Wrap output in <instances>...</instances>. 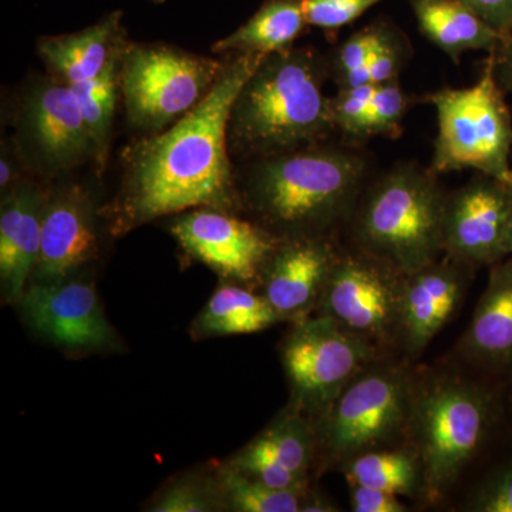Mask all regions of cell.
Here are the masks:
<instances>
[{"label":"cell","instance_id":"1","mask_svg":"<svg viewBox=\"0 0 512 512\" xmlns=\"http://www.w3.org/2000/svg\"><path fill=\"white\" fill-rule=\"evenodd\" d=\"M266 56L237 55L190 113L126 148L123 185L110 210L114 234L177 212H229L237 205L228 156L229 119L242 86Z\"/></svg>","mask_w":512,"mask_h":512},{"label":"cell","instance_id":"2","mask_svg":"<svg viewBox=\"0 0 512 512\" xmlns=\"http://www.w3.org/2000/svg\"><path fill=\"white\" fill-rule=\"evenodd\" d=\"M333 126L319 60L311 50L288 47L266 56L242 86L228 141L262 158L311 147Z\"/></svg>","mask_w":512,"mask_h":512},{"label":"cell","instance_id":"3","mask_svg":"<svg viewBox=\"0 0 512 512\" xmlns=\"http://www.w3.org/2000/svg\"><path fill=\"white\" fill-rule=\"evenodd\" d=\"M366 175L360 154L305 147L262 157L249 197L266 224L286 239L322 237L355 208Z\"/></svg>","mask_w":512,"mask_h":512},{"label":"cell","instance_id":"4","mask_svg":"<svg viewBox=\"0 0 512 512\" xmlns=\"http://www.w3.org/2000/svg\"><path fill=\"white\" fill-rule=\"evenodd\" d=\"M494 394L454 373L412 376L404 439L419 460L423 494L439 501L477 457L494 424Z\"/></svg>","mask_w":512,"mask_h":512},{"label":"cell","instance_id":"5","mask_svg":"<svg viewBox=\"0 0 512 512\" xmlns=\"http://www.w3.org/2000/svg\"><path fill=\"white\" fill-rule=\"evenodd\" d=\"M447 197L434 175L399 165L376 181L356 215V237L367 254L402 274L433 264L444 252Z\"/></svg>","mask_w":512,"mask_h":512},{"label":"cell","instance_id":"6","mask_svg":"<svg viewBox=\"0 0 512 512\" xmlns=\"http://www.w3.org/2000/svg\"><path fill=\"white\" fill-rule=\"evenodd\" d=\"M412 376L392 365L367 366L315 417L316 448L326 461L348 463L404 439Z\"/></svg>","mask_w":512,"mask_h":512},{"label":"cell","instance_id":"7","mask_svg":"<svg viewBox=\"0 0 512 512\" xmlns=\"http://www.w3.org/2000/svg\"><path fill=\"white\" fill-rule=\"evenodd\" d=\"M437 111L436 173L473 168L512 183L511 117L497 84L494 57L480 79L466 89H444L426 97Z\"/></svg>","mask_w":512,"mask_h":512},{"label":"cell","instance_id":"8","mask_svg":"<svg viewBox=\"0 0 512 512\" xmlns=\"http://www.w3.org/2000/svg\"><path fill=\"white\" fill-rule=\"evenodd\" d=\"M225 63L177 47L127 43L120 64V92L131 124L164 130L210 93Z\"/></svg>","mask_w":512,"mask_h":512},{"label":"cell","instance_id":"9","mask_svg":"<svg viewBox=\"0 0 512 512\" xmlns=\"http://www.w3.org/2000/svg\"><path fill=\"white\" fill-rule=\"evenodd\" d=\"M293 325L282 345V363L296 406L316 417L382 353L329 316L318 313Z\"/></svg>","mask_w":512,"mask_h":512},{"label":"cell","instance_id":"10","mask_svg":"<svg viewBox=\"0 0 512 512\" xmlns=\"http://www.w3.org/2000/svg\"><path fill=\"white\" fill-rule=\"evenodd\" d=\"M404 274L362 251L338 258L318 305L343 329L380 353L399 342Z\"/></svg>","mask_w":512,"mask_h":512},{"label":"cell","instance_id":"11","mask_svg":"<svg viewBox=\"0 0 512 512\" xmlns=\"http://www.w3.org/2000/svg\"><path fill=\"white\" fill-rule=\"evenodd\" d=\"M512 183L481 174L447 197L444 252L461 264L494 265L510 256Z\"/></svg>","mask_w":512,"mask_h":512},{"label":"cell","instance_id":"12","mask_svg":"<svg viewBox=\"0 0 512 512\" xmlns=\"http://www.w3.org/2000/svg\"><path fill=\"white\" fill-rule=\"evenodd\" d=\"M171 232L192 258L238 284L261 281L278 239L228 211L198 208L181 215Z\"/></svg>","mask_w":512,"mask_h":512},{"label":"cell","instance_id":"13","mask_svg":"<svg viewBox=\"0 0 512 512\" xmlns=\"http://www.w3.org/2000/svg\"><path fill=\"white\" fill-rule=\"evenodd\" d=\"M19 302L29 325L64 349L99 350L116 339L92 282L73 276L56 284H33Z\"/></svg>","mask_w":512,"mask_h":512},{"label":"cell","instance_id":"14","mask_svg":"<svg viewBox=\"0 0 512 512\" xmlns=\"http://www.w3.org/2000/svg\"><path fill=\"white\" fill-rule=\"evenodd\" d=\"M338 258L326 238L285 239L265 266L261 278L262 295L281 320L295 323L308 318L309 313L318 308Z\"/></svg>","mask_w":512,"mask_h":512},{"label":"cell","instance_id":"15","mask_svg":"<svg viewBox=\"0 0 512 512\" xmlns=\"http://www.w3.org/2000/svg\"><path fill=\"white\" fill-rule=\"evenodd\" d=\"M97 252L99 241L89 195L73 185L47 200L33 284H56L73 278Z\"/></svg>","mask_w":512,"mask_h":512},{"label":"cell","instance_id":"16","mask_svg":"<svg viewBox=\"0 0 512 512\" xmlns=\"http://www.w3.org/2000/svg\"><path fill=\"white\" fill-rule=\"evenodd\" d=\"M463 266L447 256L404 275L399 342L407 355H420L456 313L467 286Z\"/></svg>","mask_w":512,"mask_h":512},{"label":"cell","instance_id":"17","mask_svg":"<svg viewBox=\"0 0 512 512\" xmlns=\"http://www.w3.org/2000/svg\"><path fill=\"white\" fill-rule=\"evenodd\" d=\"M46 198L32 184L9 192L0 214V278L8 301H20L35 271L42 244Z\"/></svg>","mask_w":512,"mask_h":512},{"label":"cell","instance_id":"18","mask_svg":"<svg viewBox=\"0 0 512 512\" xmlns=\"http://www.w3.org/2000/svg\"><path fill=\"white\" fill-rule=\"evenodd\" d=\"M28 123L36 147L50 165L70 167L94 157L89 128L69 84H47L37 90L28 104Z\"/></svg>","mask_w":512,"mask_h":512},{"label":"cell","instance_id":"19","mask_svg":"<svg viewBox=\"0 0 512 512\" xmlns=\"http://www.w3.org/2000/svg\"><path fill=\"white\" fill-rule=\"evenodd\" d=\"M457 352L484 369L512 367V256L491 269Z\"/></svg>","mask_w":512,"mask_h":512},{"label":"cell","instance_id":"20","mask_svg":"<svg viewBox=\"0 0 512 512\" xmlns=\"http://www.w3.org/2000/svg\"><path fill=\"white\" fill-rule=\"evenodd\" d=\"M126 45L117 10L80 32L43 37L39 55L60 82L74 86L96 79L123 55Z\"/></svg>","mask_w":512,"mask_h":512},{"label":"cell","instance_id":"21","mask_svg":"<svg viewBox=\"0 0 512 512\" xmlns=\"http://www.w3.org/2000/svg\"><path fill=\"white\" fill-rule=\"evenodd\" d=\"M420 29L434 45L460 59L470 50H493L504 37L461 0H412Z\"/></svg>","mask_w":512,"mask_h":512},{"label":"cell","instance_id":"22","mask_svg":"<svg viewBox=\"0 0 512 512\" xmlns=\"http://www.w3.org/2000/svg\"><path fill=\"white\" fill-rule=\"evenodd\" d=\"M308 25L303 0H266L255 15L215 43V53L271 55L288 49Z\"/></svg>","mask_w":512,"mask_h":512},{"label":"cell","instance_id":"23","mask_svg":"<svg viewBox=\"0 0 512 512\" xmlns=\"http://www.w3.org/2000/svg\"><path fill=\"white\" fill-rule=\"evenodd\" d=\"M281 322L264 295L225 284L211 296L192 326L197 338L251 335Z\"/></svg>","mask_w":512,"mask_h":512},{"label":"cell","instance_id":"24","mask_svg":"<svg viewBox=\"0 0 512 512\" xmlns=\"http://www.w3.org/2000/svg\"><path fill=\"white\" fill-rule=\"evenodd\" d=\"M350 485L376 488L386 493H423V474L419 460L409 448L367 451L342 466Z\"/></svg>","mask_w":512,"mask_h":512},{"label":"cell","instance_id":"25","mask_svg":"<svg viewBox=\"0 0 512 512\" xmlns=\"http://www.w3.org/2000/svg\"><path fill=\"white\" fill-rule=\"evenodd\" d=\"M121 57L114 59L96 79L72 86L94 146V160L106 163L114 110L120 92Z\"/></svg>","mask_w":512,"mask_h":512},{"label":"cell","instance_id":"26","mask_svg":"<svg viewBox=\"0 0 512 512\" xmlns=\"http://www.w3.org/2000/svg\"><path fill=\"white\" fill-rule=\"evenodd\" d=\"M254 443L286 470L308 480L316 450L315 430L311 419L298 406L278 417Z\"/></svg>","mask_w":512,"mask_h":512},{"label":"cell","instance_id":"27","mask_svg":"<svg viewBox=\"0 0 512 512\" xmlns=\"http://www.w3.org/2000/svg\"><path fill=\"white\" fill-rule=\"evenodd\" d=\"M224 504L237 512H298L306 500V490H278L227 464L218 471Z\"/></svg>","mask_w":512,"mask_h":512},{"label":"cell","instance_id":"28","mask_svg":"<svg viewBox=\"0 0 512 512\" xmlns=\"http://www.w3.org/2000/svg\"><path fill=\"white\" fill-rule=\"evenodd\" d=\"M218 488H211L202 478L187 477L175 481L158 495L150 507L154 512H208L217 510Z\"/></svg>","mask_w":512,"mask_h":512},{"label":"cell","instance_id":"29","mask_svg":"<svg viewBox=\"0 0 512 512\" xmlns=\"http://www.w3.org/2000/svg\"><path fill=\"white\" fill-rule=\"evenodd\" d=\"M229 464L269 487L278 488V490H306V478L286 470L275 458L256 446L254 441H251L244 450L239 451Z\"/></svg>","mask_w":512,"mask_h":512},{"label":"cell","instance_id":"30","mask_svg":"<svg viewBox=\"0 0 512 512\" xmlns=\"http://www.w3.org/2000/svg\"><path fill=\"white\" fill-rule=\"evenodd\" d=\"M407 99L396 80L379 84L370 101L365 134L393 133L407 111Z\"/></svg>","mask_w":512,"mask_h":512},{"label":"cell","instance_id":"31","mask_svg":"<svg viewBox=\"0 0 512 512\" xmlns=\"http://www.w3.org/2000/svg\"><path fill=\"white\" fill-rule=\"evenodd\" d=\"M383 0H303L308 25L336 30L359 19Z\"/></svg>","mask_w":512,"mask_h":512},{"label":"cell","instance_id":"32","mask_svg":"<svg viewBox=\"0 0 512 512\" xmlns=\"http://www.w3.org/2000/svg\"><path fill=\"white\" fill-rule=\"evenodd\" d=\"M463 510L512 512V463L491 471L468 495Z\"/></svg>","mask_w":512,"mask_h":512},{"label":"cell","instance_id":"33","mask_svg":"<svg viewBox=\"0 0 512 512\" xmlns=\"http://www.w3.org/2000/svg\"><path fill=\"white\" fill-rule=\"evenodd\" d=\"M376 84L352 89H342L335 99H330V110L335 126L350 136H363L370 101L376 92Z\"/></svg>","mask_w":512,"mask_h":512},{"label":"cell","instance_id":"34","mask_svg":"<svg viewBox=\"0 0 512 512\" xmlns=\"http://www.w3.org/2000/svg\"><path fill=\"white\" fill-rule=\"evenodd\" d=\"M386 33L383 30L370 28L356 33L340 47L338 55V69L340 76L365 66L372 57L373 52L382 43Z\"/></svg>","mask_w":512,"mask_h":512},{"label":"cell","instance_id":"35","mask_svg":"<svg viewBox=\"0 0 512 512\" xmlns=\"http://www.w3.org/2000/svg\"><path fill=\"white\" fill-rule=\"evenodd\" d=\"M352 510L355 512H404L406 505L394 494L376 488L352 485Z\"/></svg>","mask_w":512,"mask_h":512},{"label":"cell","instance_id":"36","mask_svg":"<svg viewBox=\"0 0 512 512\" xmlns=\"http://www.w3.org/2000/svg\"><path fill=\"white\" fill-rule=\"evenodd\" d=\"M505 39L512 36V0H461ZM504 43V42H503Z\"/></svg>","mask_w":512,"mask_h":512},{"label":"cell","instance_id":"37","mask_svg":"<svg viewBox=\"0 0 512 512\" xmlns=\"http://www.w3.org/2000/svg\"><path fill=\"white\" fill-rule=\"evenodd\" d=\"M400 55L397 47L394 46L392 39L384 35L382 43L373 52L367 66L372 74V83L379 86L387 82L396 80L399 72Z\"/></svg>","mask_w":512,"mask_h":512},{"label":"cell","instance_id":"38","mask_svg":"<svg viewBox=\"0 0 512 512\" xmlns=\"http://www.w3.org/2000/svg\"><path fill=\"white\" fill-rule=\"evenodd\" d=\"M15 177V163L10 160L8 154L3 153L2 160H0V187H2V190H8Z\"/></svg>","mask_w":512,"mask_h":512},{"label":"cell","instance_id":"39","mask_svg":"<svg viewBox=\"0 0 512 512\" xmlns=\"http://www.w3.org/2000/svg\"><path fill=\"white\" fill-rule=\"evenodd\" d=\"M335 505L329 503L325 498L319 495H306L305 504H303V512H323V511H336Z\"/></svg>","mask_w":512,"mask_h":512},{"label":"cell","instance_id":"40","mask_svg":"<svg viewBox=\"0 0 512 512\" xmlns=\"http://www.w3.org/2000/svg\"><path fill=\"white\" fill-rule=\"evenodd\" d=\"M503 46L505 47V53L503 56V70L505 76L508 77L510 83H512V36L504 40Z\"/></svg>","mask_w":512,"mask_h":512},{"label":"cell","instance_id":"41","mask_svg":"<svg viewBox=\"0 0 512 512\" xmlns=\"http://www.w3.org/2000/svg\"><path fill=\"white\" fill-rule=\"evenodd\" d=\"M510 256H512V217H511V228H510Z\"/></svg>","mask_w":512,"mask_h":512},{"label":"cell","instance_id":"42","mask_svg":"<svg viewBox=\"0 0 512 512\" xmlns=\"http://www.w3.org/2000/svg\"><path fill=\"white\" fill-rule=\"evenodd\" d=\"M151 2H154V3H163V2H165V0H151Z\"/></svg>","mask_w":512,"mask_h":512},{"label":"cell","instance_id":"43","mask_svg":"<svg viewBox=\"0 0 512 512\" xmlns=\"http://www.w3.org/2000/svg\"><path fill=\"white\" fill-rule=\"evenodd\" d=\"M505 40H507V39H505Z\"/></svg>","mask_w":512,"mask_h":512}]
</instances>
